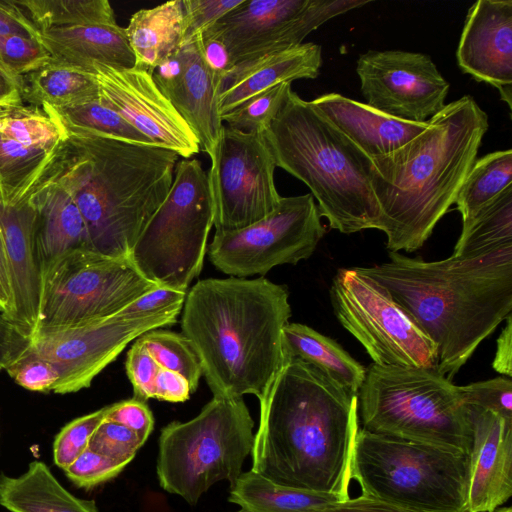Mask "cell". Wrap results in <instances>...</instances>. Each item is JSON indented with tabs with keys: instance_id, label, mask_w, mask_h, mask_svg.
<instances>
[{
	"instance_id": "cell-1",
	"label": "cell",
	"mask_w": 512,
	"mask_h": 512,
	"mask_svg": "<svg viewBox=\"0 0 512 512\" xmlns=\"http://www.w3.org/2000/svg\"><path fill=\"white\" fill-rule=\"evenodd\" d=\"M259 403L251 470L284 486L349 498L356 395L291 359Z\"/></svg>"
},
{
	"instance_id": "cell-2",
	"label": "cell",
	"mask_w": 512,
	"mask_h": 512,
	"mask_svg": "<svg viewBox=\"0 0 512 512\" xmlns=\"http://www.w3.org/2000/svg\"><path fill=\"white\" fill-rule=\"evenodd\" d=\"M356 268L385 287L435 344V370L450 381L512 314V244L430 262L389 252L384 263Z\"/></svg>"
},
{
	"instance_id": "cell-3",
	"label": "cell",
	"mask_w": 512,
	"mask_h": 512,
	"mask_svg": "<svg viewBox=\"0 0 512 512\" xmlns=\"http://www.w3.org/2000/svg\"><path fill=\"white\" fill-rule=\"evenodd\" d=\"M181 312L213 397L252 394L261 402L287 363V288L264 277L207 278L188 290Z\"/></svg>"
},
{
	"instance_id": "cell-4",
	"label": "cell",
	"mask_w": 512,
	"mask_h": 512,
	"mask_svg": "<svg viewBox=\"0 0 512 512\" xmlns=\"http://www.w3.org/2000/svg\"><path fill=\"white\" fill-rule=\"evenodd\" d=\"M62 123L64 137L41 176L73 198L94 251L130 258L171 188L179 156L164 147L120 141Z\"/></svg>"
},
{
	"instance_id": "cell-5",
	"label": "cell",
	"mask_w": 512,
	"mask_h": 512,
	"mask_svg": "<svg viewBox=\"0 0 512 512\" xmlns=\"http://www.w3.org/2000/svg\"><path fill=\"white\" fill-rule=\"evenodd\" d=\"M488 116L469 95L446 104L423 132L394 152L370 160L368 176L390 252L426 242L455 203L477 159Z\"/></svg>"
},
{
	"instance_id": "cell-6",
	"label": "cell",
	"mask_w": 512,
	"mask_h": 512,
	"mask_svg": "<svg viewBox=\"0 0 512 512\" xmlns=\"http://www.w3.org/2000/svg\"><path fill=\"white\" fill-rule=\"evenodd\" d=\"M280 167L309 189L332 229H379L381 211L368 176L370 160L311 104L291 90L263 133Z\"/></svg>"
},
{
	"instance_id": "cell-7",
	"label": "cell",
	"mask_w": 512,
	"mask_h": 512,
	"mask_svg": "<svg viewBox=\"0 0 512 512\" xmlns=\"http://www.w3.org/2000/svg\"><path fill=\"white\" fill-rule=\"evenodd\" d=\"M356 397L362 429L470 455L469 408L458 386L436 370L373 363Z\"/></svg>"
},
{
	"instance_id": "cell-8",
	"label": "cell",
	"mask_w": 512,
	"mask_h": 512,
	"mask_svg": "<svg viewBox=\"0 0 512 512\" xmlns=\"http://www.w3.org/2000/svg\"><path fill=\"white\" fill-rule=\"evenodd\" d=\"M469 455L356 431L350 478L361 495L427 512H467Z\"/></svg>"
},
{
	"instance_id": "cell-9",
	"label": "cell",
	"mask_w": 512,
	"mask_h": 512,
	"mask_svg": "<svg viewBox=\"0 0 512 512\" xmlns=\"http://www.w3.org/2000/svg\"><path fill=\"white\" fill-rule=\"evenodd\" d=\"M253 427L242 397H213L193 419L170 422L159 437L160 486L190 505L219 481L232 487L251 453Z\"/></svg>"
},
{
	"instance_id": "cell-10",
	"label": "cell",
	"mask_w": 512,
	"mask_h": 512,
	"mask_svg": "<svg viewBox=\"0 0 512 512\" xmlns=\"http://www.w3.org/2000/svg\"><path fill=\"white\" fill-rule=\"evenodd\" d=\"M214 206L197 159L176 164L171 188L140 234L130 259L158 286L187 292L201 273Z\"/></svg>"
},
{
	"instance_id": "cell-11",
	"label": "cell",
	"mask_w": 512,
	"mask_h": 512,
	"mask_svg": "<svg viewBox=\"0 0 512 512\" xmlns=\"http://www.w3.org/2000/svg\"><path fill=\"white\" fill-rule=\"evenodd\" d=\"M157 287L130 258L108 257L92 249L71 251L42 271L34 337L110 317Z\"/></svg>"
},
{
	"instance_id": "cell-12",
	"label": "cell",
	"mask_w": 512,
	"mask_h": 512,
	"mask_svg": "<svg viewBox=\"0 0 512 512\" xmlns=\"http://www.w3.org/2000/svg\"><path fill=\"white\" fill-rule=\"evenodd\" d=\"M330 300L340 324L374 364L435 370V344L377 281L356 267L341 268L333 278Z\"/></svg>"
},
{
	"instance_id": "cell-13",
	"label": "cell",
	"mask_w": 512,
	"mask_h": 512,
	"mask_svg": "<svg viewBox=\"0 0 512 512\" xmlns=\"http://www.w3.org/2000/svg\"><path fill=\"white\" fill-rule=\"evenodd\" d=\"M313 196L282 197L263 219L239 230L215 232L208 247L214 267L232 277L264 276L282 264L308 259L325 234Z\"/></svg>"
},
{
	"instance_id": "cell-14",
	"label": "cell",
	"mask_w": 512,
	"mask_h": 512,
	"mask_svg": "<svg viewBox=\"0 0 512 512\" xmlns=\"http://www.w3.org/2000/svg\"><path fill=\"white\" fill-rule=\"evenodd\" d=\"M207 172L215 232L239 230L271 214L279 195L274 157L263 134L223 125Z\"/></svg>"
},
{
	"instance_id": "cell-15",
	"label": "cell",
	"mask_w": 512,
	"mask_h": 512,
	"mask_svg": "<svg viewBox=\"0 0 512 512\" xmlns=\"http://www.w3.org/2000/svg\"><path fill=\"white\" fill-rule=\"evenodd\" d=\"M369 2L244 0L205 30L226 45L237 64L298 46L326 21Z\"/></svg>"
},
{
	"instance_id": "cell-16",
	"label": "cell",
	"mask_w": 512,
	"mask_h": 512,
	"mask_svg": "<svg viewBox=\"0 0 512 512\" xmlns=\"http://www.w3.org/2000/svg\"><path fill=\"white\" fill-rule=\"evenodd\" d=\"M183 306L134 318L115 314L93 322L38 334L31 352L50 362L59 374L56 394L90 387L93 379L126 346L144 333L174 325Z\"/></svg>"
},
{
	"instance_id": "cell-17",
	"label": "cell",
	"mask_w": 512,
	"mask_h": 512,
	"mask_svg": "<svg viewBox=\"0 0 512 512\" xmlns=\"http://www.w3.org/2000/svg\"><path fill=\"white\" fill-rule=\"evenodd\" d=\"M356 72L366 104L395 118L427 122L446 105L449 83L427 54L369 50Z\"/></svg>"
},
{
	"instance_id": "cell-18",
	"label": "cell",
	"mask_w": 512,
	"mask_h": 512,
	"mask_svg": "<svg viewBox=\"0 0 512 512\" xmlns=\"http://www.w3.org/2000/svg\"><path fill=\"white\" fill-rule=\"evenodd\" d=\"M86 70L99 88V101L122 115L156 146L189 159L200 151L196 136L156 86L152 73L89 62Z\"/></svg>"
},
{
	"instance_id": "cell-19",
	"label": "cell",
	"mask_w": 512,
	"mask_h": 512,
	"mask_svg": "<svg viewBox=\"0 0 512 512\" xmlns=\"http://www.w3.org/2000/svg\"><path fill=\"white\" fill-rule=\"evenodd\" d=\"M456 58L463 73L497 88L512 108L511 0H478L469 8Z\"/></svg>"
},
{
	"instance_id": "cell-20",
	"label": "cell",
	"mask_w": 512,
	"mask_h": 512,
	"mask_svg": "<svg viewBox=\"0 0 512 512\" xmlns=\"http://www.w3.org/2000/svg\"><path fill=\"white\" fill-rule=\"evenodd\" d=\"M468 408L473 440L467 512H492L512 496V420Z\"/></svg>"
},
{
	"instance_id": "cell-21",
	"label": "cell",
	"mask_w": 512,
	"mask_h": 512,
	"mask_svg": "<svg viewBox=\"0 0 512 512\" xmlns=\"http://www.w3.org/2000/svg\"><path fill=\"white\" fill-rule=\"evenodd\" d=\"M0 222L15 305L13 322L33 339L38 326L42 280L35 244V210L27 200L16 205L0 203Z\"/></svg>"
},
{
	"instance_id": "cell-22",
	"label": "cell",
	"mask_w": 512,
	"mask_h": 512,
	"mask_svg": "<svg viewBox=\"0 0 512 512\" xmlns=\"http://www.w3.org/2000/svg\"><path fill=\"white\" fill-rule=\"evenodd\" d=\"M310 102L369 160L394 152L427 126V122L401 120L339 93L323 94Z\"/></svg>"
},
{
	"instance_id": "cell-23",
	"label": "cell",
	"mask_w": 512,
	"mask_h": 512,
	"mask_svg": "<svg viewBox=\"0 0 512 512\" xmlns=\"http://www.w3.org/2000/svg\"><path fill=\"white\" fill-rule=\"evenodd\" d=\"M321 66L322 49L311 42L237 63L219 87L218 114L221 118L249 98L278 84L314 79Z\"/></svg>"
},
{
	"instance_id": "cell-24",
	"label": "cell",
	"mask_w": 512,
	"mask_h": 512,
	"mask_svg": "<svg viewBox=\"0 0 512 512\" xmlns=\"http://www.w3.org/2000/svg\"><path fill=\"white\" fill-rule=\"evenodd\" d=\"M183 71L173 81L157 86L196 136L210 157L220 137L223 122L218 114L214 85L200 49V34L180 47Z\"/></svg>"
},
{
	"instance_id": "cell-25",
	"label": "cell",
	"mask_w": 512,
	"mask_h": 512,
	"mask_svg": "<svg viewBox=\"0 0 512 512\" xmlns=\"http://www.w3.org/2000/svg\"><path fill=\"white\" fill-rule=\"evenodd\" d=\"M25 200L35 210V244L42 271L71 251L92 249L78 206L59 184L41 176Z\"/></svg>"
},
{
	"instance_id": "cell-26",
	"label": "cell",
	"mask_w": 512,
	"mask_h": 512,
	"mask_svg": "<svg viewBox=\"0 0 512 512\" xmlns=\"http://www.w3.org/2000/svg\"><path fill=\"white\" fill-rule=\"evenodd\" d=\"M38 39L52 59L71 65L89 62L124 68L135 65L126 30L117 23L39 31Z\"/></svg>"
},
{
	"instance_id": "cell-27",
	"label": "cell",
	"mask_w": 512,
	"mask_h": 512,
	"mask_svg": "<svg viewBox=\"0 0 512 512\" xmlns=\"http://www.w3.org/2000/svg\"><path fill=\"white\" fill-rule=\"evenodd\" d=\"M0 505L10 512H98L93 500L71 494L38 460L20 476L0 473Z\"/></svg>"
},
{
	"instance_id": "cell-28",
	"label": "cell",
	"mask_w": 512,
	"mask_h": 512,
	"mask_svg": "<svg viewBox=\"0 0 512 512\" xmlns=\"http://www.w3.org/2000/svg\"><path fill=\"white\" fill-rule=\"evenodd\" d=\"M286 360H301L326 375L353 395L362 385L366 368L356 361L338 342L313 328L288 323L283 329Z\"/></svg>"
},
{
	"instance_id": "cell-29",
	"label": "cell",
	"mask_w": 512,
	"mask_h": 512,
	"mask_svg": "<svg viewBox=\"0 0 512 512\" xmlns=\"http://www.w3.org/2000/svg\"><path fill=\"white\" fill-rule=\"evenodd\" d=\"M183 15L182 0H172L131 16L125 30L135 56L134 67L153 73L180 48Z\"/></svg>"
},
{
	"instance_id": "cell-30",
	"label": "cell",
	"mask_w": 512,
	"mask_h": 512,
	"mask_svg": "<svg viewBox=\"0 0 512 512\" xmlns=\"http://www.w3.org/2000/svg\"><path fill=\"white\" fill-rule=\"evenodd\" d=\"M230 488L229 502L249 512H313L346 500L335 493L284 486L253 470L242 472Z\"/></svg>"
},
{
	"instance_id": "cell-31",
	"label": "cell",
	"mask_w": 512,
	"mask_h": 512,
	"mask_svg": "<svg viewBox=\"0 0 512 512\" xmlns=\"http://www.w3.org/2000/svg\"><path fill=\"white\" fill-rule=\"evenodd\" d=\"M22 79V97L31 105L63 109L99 98L98 85L86 70L52 58Z\"/></svg>"
},
{
	"instance_id": "cell-32",
	"label": "cell",
	"mask_w": 512,
	"mask_h": 512,
	"mask_svg": "<svg viewBox=\"0 0 512 512\" xmlns=\"http://www.w3.org/2000/svg\"><path fill=\"white\" fill-rule=\"evenodd\" d=\"M507 244H512V185L462 224L452 256H480Z\"/></svg>"
},
{
	"instance_id": "cell-33",
	"label": "cell",
	"mask_w": 512,
	"mask_h": 512,
	"mask_svg": "<svg viewBox=\"0 0 512 512\" xmlns=\"http://www.w3.org/2000/svg\"><path fill=\"white\" fill-rule=\"evenodd\" d=\"M55 150L29 146L0 133V203L24 201Z\"/></svg>"
},
{
	"instance_id": "cell-34",
	"label": "cell",
	"mask_w": 512,
	"mask_h": 512,
	"mask_svg": "<svg viewBox=\"0 0 512 512\" xmlns=\"http://www.w3.org/2000/svg\"><path fill=\"white\" fill-rule=\"evenodd\" d=\"M512 185V150H498L476 159L455 200L462 224Z\"/></svg>"
},
{
	"instance_id": "cell-35",
	"label": "cell",
	"mask_w": 512,
	"mask_h": 512,
	"mask_svg": "<svg viewBox=\"0 0 512 512\" xmlns=\"http://www.w3.org/2000/svg\"><path fill=\"white\" fill-rule=\"evenodd\" d=\"M18 3L39 31L116 23L107 0H21Z\"/></svg>"
},
{
	"instance_id": "cell-36",
	"label": "cell",
	"mask_w": 512,
	"mask_h": 512,
	"mask_svg": "<svg viewBox=\"0 0 512 512\" xmlns=\"http://www.w3.org/2000/svg\"><path fill=\"white\" fill-rule=\"evenodd\" d=\"M139 340L161 368L183 376L192 393L197 390L202 376L201 362L182 333L158 328L144 333Z\"/></svg>"
},
{
	"instance_id": "cell-37",
	"label": "cell",
	"mask_w": 512,
	"mask_h": 512,
	"mask_svg": "<svg viewBox=\"0 0 512 512\" xmlns=\"http://www.w3.org/2000/svg\"><path fill=\"white\" fill-rule=\"evenodd\" d=\"M53 110L70 126L120 141L155 145L122 115L101 103L99 98L82 105Z\"/></svg>"
},
{
	"instance_id": "cell-38",
	"label": "cell",
	"mask_w": 512,
	"mask_h": 512,
	"mask_svg": "<svg viewBox=\"0 0 512 512\" xmlns=\"http://www.w3.org/2000/svg\"><path fill=\"white\" fill-rule=\"evenodd\" d=\"M291 90L290 82L278 84L249 98L221 116V120L230 128L247 133L263 134L277 116Z\"/></svg>"
},
{
	"instance_id": "cell-39",
	"label": "cell",
	"mask_w": 512,
	"mask_h": 512,
	"mask_svg": "<svg viewBox=\"0 0 512 512\" xmlns=\"http://www.w3.org/2000/svg\"><path fill=\"white\" fill-rule=\"evenodd\" d=\"M108 410L109 405L78 417L59 431L53 442V461L59 468L66 469L88 448L93 433L106 418Z\"/></svg>"
},
{
	"instance_id": "cell-40",
	"label": "cell",
	"mask_w": 512,
	"mask_h": 512,
	"mask_svg": "<svg viewBox=\"0 0 512 512\" xmlns=\"http://www.w3.org/2000/svg\"><path fill=\"white\" fill-rule=\"evenodd\" d=\"M463 403L468 407L491 411L512 420V380L498 376L489 380L458 386Z\"/></svg>"
},
{
	"instance_id": "cell-41",
	"label": "cell",
	"mask_w": 512,
	"mask_h": 512,
	"mask_svg": "<svg viewBox=\"0 0 512 512\" xmlns=\"http://www.w3.org/2000/svg\"><path fill=\"white\" fill-rule=\"evenodd\" d=\"M129 463L87 448L64 472L77 487L92 489L119 475Z\"/></svg>"
},
{
	"instance_id": "cell-42",
	"label": "cell",
	"mask_w": 512,
	"mask_h": 512,
	"mask_svg": "<svg viewBox=\"0 0 512 512\" xmlns=\"http://www.w3.org/2000/svg\"><path fill=\"white\" fill-rule=\"evenodd\" d=\"M51 56L37 38L0 36V62L23 77L50 60Z\"/></svg>"
},
{
	"instance_id": "cell-43",
	"label": "cell",
	"mask_w": 512,
	"mask_h": 512,
	"mask_svg": "<svg viewBox=\"0 0 512 512\" xmlns=\"http://www.w3.org/2000/svg\"><path fill=\"white\" fill-rule=\"evenodd\" d=\"M143 444L129 428L104 419L93 433L88 448L114 459L131 462Z\"/></svg>"
},
{
	"instance_id": "cell-44",
	"label": "cell",
	"mask_w": 512,
	"mask_h": 512,
	"mask_svg": "<svg viewBox=\"0 0 512 512\" xmlns=\"http://www.w3.org/2000/svg\"><path fill=\"white\" fill-rule=\"evenodd\" d=\"M244 0H182L183 25L180 47H183L205 29L216 23L226 13Z\"/></svg>"
},
{
	"instance_id": "cell-45",
	"label": "cell",
	"mask_w": 512,
	"mask_h": 512,
	"mask_svg": "<svg viewBox=\"0 0 512 512\" xmlns=\"http://www.w3.org/2000/svg\"><path fill=\"white\" fill-rule=\"evenodd\" d=\"M125 368L133 386L134 398L144 402L154 398V383L160 366L139 337L127 352Z\"/></svg>"
},
{
	"instance_id": "cell-46",
	"label": "cell",
	"mask_w": 512,
	"mask_h": 512,
	"mask_svg": "<svg viewBox=\"0 0 512 512\" xmlns=\"http://www.w3.org/2000/svg\"><path fill=\"white\" fill-rule=\"evenodd\" d=\"M6 371L19 386L35 392L48 393L59 380L55 367L31 351Z\"/></svg>"
},
{
	"instance_id": "cell-47",
	"label": "cell",
	"mask_w": 512,
	"mask_h": 512,
	"mask_svg": "<svg viewBox=\"0 0 512 512\" xmlns=\"http://www.w3.org/2000/svg\"><path fill=\"white\" fill-rule=\"evenodd\" d=\"M105 419L129 428L144 443L154 427V418L151 410L144 401L135 398L109 405Z\"/></svg>"
},
{
	"instance_id": "cell-48",
	"label": "cell",
	"mask_w": 512,
	"mask_h": 512,
	"mask_svg": "<svg viewBox=\"0 0 512 512\" xmlns=\"http://www.w3.org/2000/svg\"><path fill=\"white\" fill-rule=\"evenodd\" d=\"M186 295L185 291L158 286L125 306L115 315L120 318H134L180 307L183 306Z\"/></svg>"
},
{
	"instance_id": "cell-49",
	"label": "cell",
	"mask_w": 512,
	"mask_h": 512,
	"mask_svg": "<svg viewBox=\"0 0 512 512\" xmlns=\"http://www.w3.org/2000/svg\"><path fill=\"white\" fill-rule=\"evenodd\" d=\"M32 344L33 339L26 331L0 313V371L25 358Z\"/></svg>"
},
{
	"instance_id": "cell-50",
	"label": "cell",
	"mask_w": 512,
	"mask_h": 512,
	"mask_svg": "<svg viewBox=\"0 0 512 512\" xmlns=\"http://www.w3.org/2000/svg\"><path fill=\"white\" fill-rule=\"evenodd\" d=\"M200 49L218 92L222 81L235 65L230 52L218 37L207 30L200 33Z\"/></svg>"
},
{
	"instance_id": "cell-51",
	"label": "cell",
	"mask_w": 512,
	"mask_h": 512,
	"mask_svg": "<svg viewBox=\"0 0 512 512\" xmlns=\"http://www.w3.org/2000/svg\"><path fill=\"white\" fill-rule=\"evenodd\" d=\"M39 38V30L15 0H0V36Z\"/></svg>"
},
{
	"instance_id": "cell-52",
	"label": "cell",
	"mask_w": 512,
	"mask_h": 512,
	"mask_svg": "<svg viewBox=\"0 0 512 512\" xmlns=\"http://www.w3.org/2000/svg\"><path fill=\"white\" fill-rule=\"evenodd\" d=\"M313 512H427L360 495Z\"/></svg>"
},
{
	"instance_id": "cell-53",
	"label": "cell",
	"mask_w": 512,
	"mask_h": 512,
	"mask_svg": "<svg viewBox=\"0 0 512 512\" xmlns=\"http://www.w3.org/2000/svg\"><path fill=\"white\" fill-rule=\"evenodd\" d=\"M191 389L180 374L159 368L154 383V398L167 402H184L190 398Z\"/></svg>"
},
{
	"instance_id": "cell-54",
	"label": "cell",
	"mask_w": 512,
	"mask_h": 512,
	"mask_svg": "<svg viewBox=\"0 0 512 512\" xmlns=\"http://www.w3.org/2000/svg\"><path fill=\"white\" fill-rule=\"evenodd\" d=\"M497 342L496 352L492 361L493 369L503 376L512 377V314L505 319Z\"/></svg>"
},
{
	"instance_id": "cell-55",
	"label": "cell",
	"mask_w": 512,
	"mask_h": 512,
	"mask_svg": "<svg viewBox=\"0 0 512 512\" xmlns=\"http://www.w3.org/2000/svg\"><path fill=\"white\" fill-rule=\"evenodd\" d=\"M0 313L14 320L15 305L8 268L4 234L0 222Z\"/></svg>"
},
{
	"instance_id": "cell-56",
	"label": "cell",
	"mask_w": 512,
	"mask_h": 512,
	"mask_svg": "<svg viewBox=\"0 0 512 512\" xmlns=\"http://www.w3.org/2000/svg\"><path fill=\"white\" fill-rule=\"evenodd\" d=\"M23 79L0 62V105L18 107L23 105Z\"/></svg>"
},
{
	"instance_id": "cell-57",
	"label": "cell",
	"mask_w": 512,
	"mask_h": 512,
	"mask_svg": "<svg viewBox=\"0 0 512 512\" xmlns=\"http://www.w3.org/2000/svg\"><path fill=\"white\" fill-rule=\"evenodd\" d=\"M15 107L0 105V119L9 114Z\"/></svg>"
},
{
	"instance_id": "cell-58",
	"label": "cell",
	"mask_w": 512,
	"mask_h": 512,
	"mask_svg": "<svg viewBox=\"0 0 512 512\" xmlns=\"http://www.w3.org/2000/svg\"><path fill=\"white\" fill-rule=\"evenodd\" d=\"M492 512H512L511 507H498L494 509Z\"/></svg>"
},
{
	"instance_id": "cell-59",
	"label": "cell",
	"mask_w": 512,
	"mask_h": 512,
	"mask_svg": "<svg viewBox=\"0 0 512 512\" xmlns=\"http://www.w3.org/2000/svg\"><path fill=\"white\" fill-rule=\"evenodd\" d=\"M237 512H249V511H246V510H244V509H240V510H239V511H237Z\"/></svg>"
}]
</instances>
